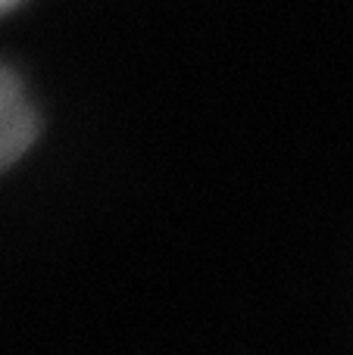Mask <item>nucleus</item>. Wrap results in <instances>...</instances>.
I'll list each match as a JSON object with an SVG mask.
<instances>
[{"instance_id":"obj_2","label":"nucleus","mask_w":353,"mask_h":355,"mask_svg":"<svg viewBox=\"0 0 353 355\" xmlns=\"http://www.w3.org/2000/svg\"><path fill=\"white\" fill-rule=\"evenodd\" d=\"M22 3V0H0V16H3V12H10L13 6H19Z\"/></svg>"},{"instance_id":"obj_1","label":"nucleus","mask_w":353,"mask_h":355,"mask_svg":"<svg viewBox=\"0 0 353 355\" xmlns=\"http://www.w3.org/2000/svg\"><path fill=\"white\" fill-rule=\"evenodd\" d=\"M38 137V112L22 91L16 72L0 66V175L31 150Z\"/></svg>"}]
</instances>
